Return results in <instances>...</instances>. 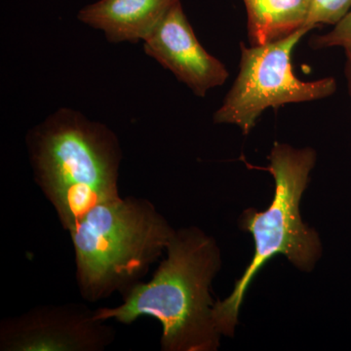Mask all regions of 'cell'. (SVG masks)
<instances>
[{
	"label": "cell",
	"mask_w": 351,
	"mask_h": 351,
	"mask_svg": "<svg viewBox=\"0 0 351 351\" xmlns=\"http://www.w3.org/2000/svg\"><path fill=\"white\" fill-rule=\"evenodd\" d=\"M165 253L151 280L122 295L120 306L95 309V317L124 325L156 318L162 326L161 350H218L221 335L211 289L223 261L216 239L197 226L182 228L175 230Z\"/></svg>",
	"instance_id": "obj_1"
},
{
	"label": "cell",
	"mask_w": 351,
	"mask_h": 351,
	"mask_svg": "<svg viewBox=\"0 0 351 351\" xmlns=\"http://www.w3.org/2000/svg\"><path fill=\"white\" fill-rule=\"evenodd\" d=\"M34 182L69 232L92 209L120 197L122 149L112 129L62 108L25 138Z\"/></svg>",
	"instance_id": "obj_2"
},
{
	"label": "cell",
	"mask_w": 351,
	"mask_h": 351,
	"mask_svg": "<svg viewBox=\"0 0 351 351\" xmlns=\"http://www.w3.org/2000/svg\"><path fill=\"white\" fill-rule=\"evenodd\" d=\"M174 232L147 198L120 196L95 207L69 232L83 299L122 295L142 282Z\"/></svg>",
	"instance_id": "obj_3"
},
{
	"label": "cell",
	"mask_w": 351,
	"mask_h": 351,
	"mask_svg": "<svg viewBox=\"0 0 351 351\" xmlns=\"http://www.w3.org/2000/svg\"><path fill=\"white\" fill-rule=\"evenodd\" d=\"M262 169L274 179V193L269 206L263 211L247 208L239 219L240 230L254 240L253 257L237 279L232 293L214 306L216 326L221 336H234L245 295L260 270L276 256L282 255L295 269L311 272L322 257L319 233L302 221L301 201L317 161L313 147H292L276 143Z\"/></svg>",
	"instance_id": "obj_4"
},
{
	"label": "cell",
	"mask_w": 351,
	"mask_h": 351,
	"mask_svg": "<svg viewBox=\"0 0 351 351\" xmlns=\"http://www.w3.org/2000/svg\"><path fill=\"white\" fill-rule=\"evenodd\" d=\"M311 31L304 27L288 38L265 45L247 47L240 44L239 75L215 112L214 123L232 124L247 136L267 108L321 100L334 95L337 91L334 77L302 82L293 71V51Z\"/></svg>",
	"instance_id": "obj_5"
},
{
	"label": "cell",
	"mask_w": 351,
	"mask_h": 351,
	"mask_svg": "<svg viewBox=\"0 0 351 351\" xmlns=\"http://www.w3.org/2000/svg\"><path fill=\"white\" fill-rule=\"evenodd\" d=\"M108 321L82 304L34 307L0 324L1 351H101L115 339Z\"/></svg>",
	"instance_id": "obj_6"
},
{
	"label": "cell",
	"mask_w": 351,
	"mask_h": 351,
	"mask_svg": "<svg viewBox=\"0 0 351 351\" xmlns=\"http://www.w3.org/2000/svg\"><path fill=\"white\" fill-rule=\"evenodd\" d=\"M144 51L201 98L228 78L225 64L208 53L196 38L181 1L145 39Z\"/></svg>",
	"instance_id": "obj_7"
},
{
	"label": "cell",
	"mask_w": 351,
	"mask_h": 351,
	"mask_svg": "<svg viewBox=\"0 0 351 351\" xmlns=\"http://www.w3.org/2000/svg\"><path fill=\"white\" fill-rule=\"evenodd\" d=\"M181 0H99L83 7L77 19L103 32L110 43L144 41Z\"/></svg>",
	"instance_id": "obj_8"
},
{
	"label": "cell",
	"mask_w": 351,
	"mask_h": 351,
	"mask_svg": "<svg viewBox=\"0 0 351 351\" xmlns=\"http://www.w3.org/2000/svg\"><path fill=\"white\" fill-rule=\"evenodd\" d=\"M313 0H243L251 46L265 45L306 27Z\"/></svg>",
	"instance_id": "obj_9"
},
{
	"label": "cell",
	"mask_w": 351,
	"mask_h": 351,
	"mask_svg": "<svg viewBox=\"0 0 351 351\" xmlns=\"http://www.w3.org/2000/svg\"><path fill=\"white\" fill-rule=\"evenodd\" d=\"M351 10V0H313L306 27L338 24Z\"/></svg>",
	"instance_id": "obj_10"
},
{
	"label": "cell",
	"mask_w": 351,
	"mask_h": 351,
	"mask_svg": "<svg viewBox=\"0 0 351 351\" xmlns=\"http://www.w3.org/2000/svg\"><path fill=\"white\" fill-rule=\"evenodd\" d=\"M311 49H327L331 47H343L351 49V10L346 14L338 24L334 25L331 32L322 36H315L309 40Z\"/></svg>",
	"instance_id": "obj_11"
},
{
	"label": "cell",
	"mask_w": 351,
	"mask_h": 351,
	"mask_svg": "<svg viewBox=\"0 0 351 351\" xmlns=\"http://www.w3.org/2000/svg\"><path fill=\"white\" fill-rule=\"evenodd\" d=\"M346 56L345 73L346 80H348V92H350L351 99V49H346Z\"/></svg>",
	"instance_id": "obj_12"
}]
</instances>
